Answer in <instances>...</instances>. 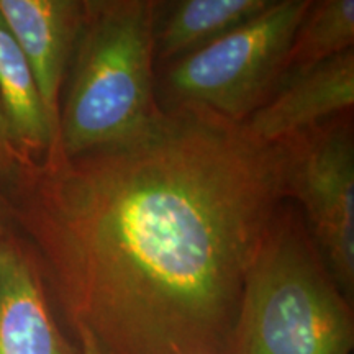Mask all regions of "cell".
Masks as SVG:
<instances>
[{
    "label": "cell",
    "instance_id": "1",
    "mask_svg": "<svg viewBox=\"0 0 354 354\" xmlns=\"http://www.w3.org/2000/svg\"><path fill=\"white\" fill-rule=\"evenodd\" d=\"M48 294L104 354H228L251 259L286 198L281 145L196 109L120 143L53 148L7 184Z\"/></svg>",
    "mask_w": 354,
    "mask_h": 354
},
{
    "label": "cell",
    "instance_id": "2",
    "mask_svg": "<svg viewBox=\"0 0 354 354\" xmlns=\"http://www.w3.org/2000/svg\"><path fill=\"white\" fill-rule=\"evenodd\" d=\"M158 6L149 0L86 2L53 146L64 158L131 138L162 112L153 84Z\"/></svg>",
    "mask_w": 354,
    "mask_h": 354
},
{
    "label": "cell",
    "instance_id": "3",
    "mask_svg": "<svg viewBox=\"0 0 354 354\" xmlns=\"http://www.w3.org/2000/svg\"><path fill=\"white\" fill-rule=\"evenodd\" d=\"M354 318L304 223L277 210L251 259L228 354H351Z\"/></svg>",
    "mask_w": 354,
    "mask_h": 354
},
{
    "label": "cell",
    "instance_id": "4",
    "mask_svg": "<svg viewBox=\"0 0 354 354\" xmlns=\"http://www.w3.org/2000/svg\"><path fill=\"white\" fill-rule=\"evenodd\" d=\"M308 0H277L192 55L174 61L166 76L169 109H196L243 123L281 84L290 43Z\"/></svg>",
    "mask_w": 354,
    "mask_h": 354
},
{
    "label": "cell",
    "instance_id": "5",
    "mask_svg": "<svg viewBox=\"0 0 354 354\" xmlns=\"http://www.w3.org/2000/svg\"><path fill=\"white\" fill-rule=\"evenodd\" d=\"M286 196L304 207L323 261L348 300L354 290V146L346 117L277 143Z\"/></svg>",
    "mask_w": 354,
    "mask_h": 354
},
{
    "label": "cell",
    "instance_id": "6",
    "mask_svg": "<svg viewBox=\"0 0 354 354\" xmlns=\"http://www.w3.org/2000/svg\"><path fill=\"white\" fill-rule=\"evenodd\" d=\"M0 354H81L57 325L32 248L12 230L0 238Z\"/></svg>",
    "mask_w": 354,
    "mask_h": 354
},
{
    "label": "cell",
    "instance_id": "7",
    "mask_svg": "<svg viewBox=\"0 0 354 354\" xmlns=\"http://www.w3.org/2000/svg\"><path fill=\"white\" fill-rule=\"evenodd\" d=\"M354 104V51L286 79L271 99L241 123L251 138L277 145L344 115Z\"/></svg>",
    "mask_w": 354,
    "mask_h": 354
},
{
    "label": "cell",
    "instance_id": "8",
    "mask_svg": "<svg viewBox=\"0 0 354 354\" xmlns=\"http://www.w3.org/2000/svg\"><path fill=\"white\" fill-rule=\"evenodd\" d=\"M84 13L86 2L81 0H0V19L33 71L56 135L59 94Z\"/></svg>",
    "mask_w": 354,
    "mask_h": 354
},
{
    "label": "cell",
    "instance_id": "9",
    "mask_svg": "<svg viewBox=\"0 0 354 354\" xmlns=\"http://www.w3.org/2000/svg\"><path fill=\"white\" fill-rule=\"evenodd\" d=\"M0 110L13 148L25 165L41 161L56 143V127L44 107L33 71L2 19Z\"/></svg>",
    "mask_w": 354,
    "mask_h": 354
},
{
    "label": "cell",
    "instance_id": "10",
    "mask_svg": "<svg viewBox=\"0 0 354 354\" xmlns=\"http://www.w3.org/2000/svg\"><path fill=\"white\" fill-rule=\"evenodd\" d=\"M272 0H184L177 2L154 33L158 59L177 61L248 24Z\"/></svg>",
    "mask_w": 354,
    "mask_h": 354
},
{
    "label": "cell",
    "instance_id": "11",
    "mask_svg": "<svg viewBox=\"0 0 354 354\" xmlns=\"http://www.w3.org/2000/svg\"><path fill=\"white\" fill-rule=\"evenodd\" d=\"M353 43L354 0L312 2L290 43L281 82L353 50Z\"/></svg>",
    "mask_w": 354,
    "mask_h": 354
},
{
    "label": "cell",
    "instance_id": "12",
    "mask_svg": "<svg viewBox=\"0 0 354 354\" xmlns=\"http://www.w3.org/2000/svg\"><path fill=\"white\" fill-rule=\"evenodd\" d=\"M26 166L20 154L13 148L10 136H8L6 120H3L2 110H0V180L8 184L15 177L20 167Z\"/></svg>",
    "mask_w": 354,
    "mask_h": 354
},
{
    "label": "cell",
    "instance_id": "13",
    "mask_svg": "<svg viewBox=\"0 0 354 354\" xmlns=\"http://www.w3.org/2000/svg\"><path fill=\"white\" fill-rule=\"evenodd\" d=\"M74 335H76L77 338V344H79V349H81V354H104L100 351V348L97 346L94 338H92L86 330L82 328L74 330Z\"/></svg>",
    "mask_w": 354,
    "mask_h": 354
},
{
    "label": "cell",
    "instance_id": "14",
    "mask_svg": "<svg viewBox=\"0 0 354 354\" xmlns=\"http://www.w3.org/2000/svg\"><path fill=\"white\" fill-rule=\"evenodd\" d=\"M8 221H10V215H8L6 198H3L2 194H0V238L6 236V234L10 232Z\"/></svg>",
    "mask_w": 354,
    "mask_h": 354
}]
</instances>
